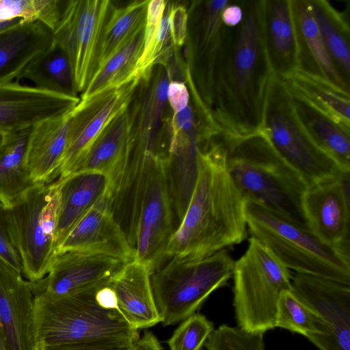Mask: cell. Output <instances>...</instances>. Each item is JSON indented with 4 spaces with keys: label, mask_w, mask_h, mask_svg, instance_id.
Returning a JSON list of instances; mask_svg holds the SVG:
<instances>
[{
    "label": "cell",
    "mask_w": 350,
    "mask_h": 350,
    "mask_svg": "<svg viewBox=\"0 0 350 350\" xmlns=\"http://www.w3.org/2000/svg\"><path fill=\"white\" fill-rule=\"evenodd\" d=\"M23 23H25V21L21 18L0 21V33L12 29Z\"/></svg>",
    "instance_id": "45"
},
{
    "label": "cell",
    "mask_w": 350,
    "mask_h": 350,
    "mask_svg": "<svg viewBox=\"0 0 350 350\" xmlns=\"http://www.w3.org/2000/svg\"><path fill=\"white\" fill-rule=\"evenodd\" d=\"M64 2L59 0H0V21L21 18L40 22L53 31L59 22Z\"/></svg>",
    "instance_id": "35"
},
{
    "label": "cell",
    "mask_w": 350,
    "mask_h": 350,
    "mask_svg": "<svg viewBox=\"0 0 350 350\" xmlns=\"http://www.w3.org/2000/svg\"><path fill=\"white\" fill-rule=\"evenodd\" d=\"M262 133L308 188L334 179L342 172L307 132L296 113L289 88L275 76L266 98Z\"/></svg>",
    "instance_id": "8"
},
{
    "label": "cell",
    "mask_w": 350,
    "mask_h": 350,
    "mask_svg": "<svg viewBox=\"0 0 350 350\" xmlns=\"http://www.w3.org/2000/svg\"><path fill=\"white\" fill-rule=\"evenodd\" d=\"M264 334L221 325L207 339L206 350H265Z\"/></svg>",
    "instance_id": "37"
},
{
    "label": "cell",
    "mask_w": 350,
    "mask_h": 350,
    "mask_svg": "<svg viewBox=\"0 0 350 350\" xmlns=\"http://www.w3.org/2000/svg\"><path fill=\"white\" fill-rule=\"evenodd\" d=\"M27 79L39 88L77 96L70 61L56 44L33 59L24 68L18 80Z\"/></svg>",
    "instance_id": "32"
},
{
    "label": "cell",
    "mask_w": 350,
    "mask_h": 350,
    "mask_svg": "<svg viewBox=\"0 0 350 350\" xmlns=\"http://www.w3.org/2000/svg\"><path fill=\"white\" fill-rule=\"evenodd\" d=\"M169 161H161L154 171L143 200L137 228L135 259L146 265L152 273L162 265L175 231Z\"/></svg>",
    "instance_id": "13"
},
{
    "label": "cell",
    "mask_w": 350,
    "mask_h": 350,
    "mask_svg": "<svg viewBox=\"0 0 350 350\" xmlns=\"http://www.w3.org/2000/svg\"><path fill=\"white\" fill-rule=\"evenodd\" d=\"M52 40L51 29L40 22H25L0 33V85L18 81L25 66Z\"/></svg>",
    "instance_id": "25"
},
{
    "label": "cell",
    "mask_w": 350,
    "mask_h": 350,
    "mask_svg": "<svg viewBox=\"0 0 350 350\" xmlns=\"http://www.w3.org/2000/svg\"><path fill=\"white\" fill-rule=\"evenodd\" d=\"M144 34V29L94 72L81 94V100L90 98L107 89L120 86L137 77L135 71L143 51Z\"/></svg>",
    "instance_id": "31"
},
{
    "label": "cell",
    "mask_w": 350,
    "mask_h": 350,
    "mask_svg": "<svg viewBox=\"0 0 350 350\" xmlns=\"http://www.w3.org/2000/svg\"><path fill=\"white\" fill-rule=\"evenodd\" d=\"M5 135L6 133H4L3 131L0 130V148L5 141Z\"/></svg>",
    "instance_id": "47"
},
{
    "label": "cell",
    "mask_w": 350,
    "mask_h": 350,
    "mask_svg": "<svg viewBox=\"0 0 350 350\" xmlns=\"http://www.w3.org/2000/svg\"><path fill=\"white\" fill-rule=\"evenodd\" d=\"M129 261L106 254L66 251L56 254L46 275L31 282L34 296H60L108 281Z\"/></svg>",
    "instance_id": "15"
},
{
    "label": "cell",
    "mask_w": 350,
    "mask_h": 350,
    "mask_svg": "<svg viewBox=\"0 0 350 350\" xmlns=\"http://www.w3.org/2000/svg\"><path fill=\"white\" fill-rule=\"evenodd\" d=\"M30 130L6 133L0 148V202L5 208L36 183L25 163Z\"/></svg>",
    "instance_id": "29"
},
{
    "label": "cell",
    "mask_w": 350,
    "mask_h": 350,
    "mask_svg": "<svg viewBox=\"0 0 350 350\" xmlns=\"http://www.w3.org/2000/svg\"><path fill=\"white\" fill-rule=\"evenodd\" d=\"M233 306L238 327L265 334L275 327L281 294L292 291V275L262 243L249 239L245 252L234 262Z\"/></svg>",
    "instance_id": "7"
},
{
    "label": "cell",
    "mask_w": 350,
    "mask_h": 350,
    "mask_svg": "<svg viewBox=\"0 0 350 350\" xmlns=\"http://www.w3.org/2000/svg\"><path fill=\"white\" fill-rule=\"evenodd\" d=\"M170 25L174 47H182L187 39L188 27V11L184 5L170 3Z\"/></svg>",
    "instance_id": "41"
},
{
    "label": "cell",
    "mask_w": 350,
    "mask_h": 350,
    "mask_svg": "<svg viewBox=\"0 0 350 350\" xmlns=\"http://www.w3.org/2000/svg\"><path fill=\"white\" fill-rule=\"evenodd\" d=\"M213 330L205 316L194 313L182 321L167 342L170 350H203Z\"/></svg>",
    "instance_id": "36"
},
{
    "label": "cell",
    "mask_w": 350,
    "mask_h": 350,
    "mask_svg": "<svg viewBox=\"0 0 350 350\" xmlns=\"http://www.w3.org/2000/svg\"><path fill=\"white\" fill-rule=\"evenodd\" d=\"M56 229V247L76 223L109 191L110 179L94 171L74 172L62 179ZM56 248V250H57Z\"/></svg>",
    "instance_id": "24"
},
{
    "label": "cell",
    "mask_w": 350,
    "mask_h": 350,
    "mask_svg": "<svg viewBox=\"0 0 350 350\" xmlns=\"http://www.w3.org/2000/svg\"><path fill=\"white\" fill-rule=\"evenodd\" d=\"M151 274L146 265L134 258L126 262L109 281L120 311L137 330L161 323L151 286Z\"/></svg>",
    "instance_id": "20"
},
{
    "label": "cell",
    "mask_w": 350,
    "mask_h": 350,
    "mask_svg": "<svg viewBox=\"0 0 350 350\" xmlns=\"http://www.w3.org/2000/svg\"><path fill=\"white\" fill-rule=\"evenodd\" d=\"M243 15L241 1L230 0L221 12V21L225 26L233 27L241 22Z\"/></svg>",
    "instance_id": "43"
},
{
    "label": "cell",
    "mask_w": 350,
    "mask_h": 350,
    "mask_svg": "<svg viewBox=\"0 0 350 350\" xmlns=\"http://www.w3.org/2000/svg\"><path fill=\"white\" fill-rule=\"evenodd\" d=\"M264 41L273 76L285 79L298 69V44L292 0H265Z\"/></svg>",
    "instance_id": "21"
},
{
    "label": "cell",
    "mask_w": 350,
    "mask_h": 350,
    "mask_svg": "<svg viewBox=\"0 0 350 350\" xmlns=\"http://www.w3.org/2000/svg\"><path fill=\"white\" fill-rule=\"evenodd\" d=\"M243 19L225 26L215 65L211 113L224 139L262 131L264 111L273 75L264 41L265 0H241Z\"/></svg>",
    "instance_id": "1"
},
{
    "label": "cell",
    "mask_w": 350,
    "mask_h": 350,
    "mask_svg": "<svg viewBox=\"0 0 350 350\" xmlns=\"http://www.w3.org/2000/svg\"><path fill=\"white\" fill-rule=\"evenodd\" d=\"M109 281L68 295L34 296L37 346L100 338L137 341L140 338L139 330L120 311Z\"/></svg>",
    "instance_id": "3"
},
{
    "label": "cell",
    "mask_w": 350,
    "mask_h": 350,
    "mask_svg": "<svg viewBox=\"0 0 350 350\" xmlns=\"http://www.w3.org/2000/svg\"><path fill=\"white\" fill-rule=\"evenodd\" d=\"M293 293L321 319L324 333L308 338L319 350H350V285L297 273Z\"/></svg>",
    "instance_id": "12"
},
{
    "label": "cell",
    "mask_w": 350,
    "mask_h": 350,
    "mask_svg": "<svg viewBox=\"0 0 350 350\" xmlns=\"http://www.w3.org/2000/svg\"><path fill=\"white\" fill-rule=\"evenodd\" d=\"M135 350H163V348L152 332L147 331L135 342Z\"/></svg>",
    "instance_id": "44"
},
{
    "label": "cell",
    "mask_w": 350,
    "mask_h": 350,
    "mask_svg": "<svg viewBox=\"0 0 350 350\" xmlns=\"http://www.w3.org/2000/svg\"><path fill=\"white\" fill-rule=\"evenodd\" d=\"M167 100L172 114L185 109L190 102L188 88L183 81L171 80L167 89Z\"/></svg>",
    "instance_id": "42"
},
{
    "label": "cell",
    "mask_w": 350,
    "mask_h": 350,
    "mask_svg": "<svg viewBox=\"0 0 350 350\" xmlns=\"http://www.w3.org/2000/svg\"><path fill=\"white\" fill-rule=\"evenodd\" d=\"M247 230L288 269L350 285V253L327 245L306 226L246 202Z\"/></svg>",
    "instance_id": "5"
},
{
    "label": "cell",
    "mask_w": 350,
    "mask_h": 350,
    "mask_svg": "<svg viewBox=\"0 0 350 350\" xmlns=\"http://www.w3.org/2000/svg\"><path fill=\"white\" fill-rule=\"evenodd\" d=\"M113 5L108 0L65 1L52 42L67 55L76 93L85 89L94 68L103 27Z\"/></svg>",
    "instance_id": "10"
},
{
    "label": "cell",
    "mask_w": 350,
    "mask_h": 350,
    "mask_svg": "<svg viewBox=\"0 0 350 350\" xmlns=\"http://www.w3.org/2000/svg\"><path fill=\"white\" fill-rule=\"evenodd\" d=\"M0 327L7 350H37L30 282L1 258Z\"/></svg>",
    "instance_id": "17"
},
{
    "label": "cell",
    "mask_w": 350,
    "mask_h": 350,
    "mask_svg": "<svg viewBox=\"0 0 350 350\" xmlns=\"http://www.w3.org/2000/svg\"><path fill=\"white\" fill-rule=\"evenodd\" d=\"M70 96L21 84L0 85V130L12 133L30 129L72 110L79 102Z\"/></svg>",
    "instance_id": "16"
},
{
    "label": "cell",
    "mask_w": 350,
    "mask_h": 350,
    "mask_svg": "<svg viewBox=\"0 0 350 350\" xmlns=\"http://www.w3.org/2000/svg\"><path fill=\"white\" fill-rule=\"evenodd\" d=\"M129 107L103 131L75 172H101L108 176L111 183L129 144L132 120Z\"/></svg>",
    "instance_id": "27"
},
{
    "label": "cell",
    "mask_w": 350,
    "mask_h": 350,
    "mask_svg": "<svg viewBox=\"0 0 350 350\" xmlns=\"http://www.w3.org/2000/svg\"><path fill=\"white\" fill-rule=\"evenodd\" d=\"M234 260L226 250L200 258L172 256L152 273L151 286L164 326L175 325L200 308L232 275Z\"/></svg>",
    "instance_id": "6"
},
{
    "label": "cell",
    "mask_w": 350,
    "mask_h": 350,
    "mask_svg": "<svg viewBox=\"0 0 350 350\" xmlns=\"http://www.w3.org/2000/svg\"><path fill=\"white\" fill-rule=\"evenodd\" d=\"M148 2L135 1L120 8L112 5L101 32L93 74L144 29Z\"/></svg>",
    "instance_id": "28"
},
{
    "label": "cell",
    "mask_w": 350,
    "mask_h": 350,
    "mask_svg": "<svg viewBox=\"0 0 350 350\" xmlns=\"http://www.w3.org/2000/svg\"><path fill=\"white\" fill-rule=\"evenodd\" d=\"M0 350H7L1 327H0Z\"/></svg>",
    "instance_id": "46"
},
{
    "label": "cell",
    "mask_w": 350,
    "mask_h": 350,
    "mask_svg": "<svg viewBox=\"0 0 350 350\" xmlns=\"http://www.w3.org/2000/svg\"><path fill=\"white\" fill-rule=\"evenodd\" d=\"M59 197L57 180L37 183L5 208L22 273L31 282L46 275L55 256Z\"/></svg>",
    "instance_id": "9"
},
{
    "label": "cell",
    "mask_w": 350,
    "mask_h": 350,
    "mask_svg": "<svg viewBox=\"0 0 350 350\" xmlns=\"http://www.w3.org/2000/svg\"><path fill=\"white\" fill-rule=\"evenodd\" d=\"M0 258L18 271L22 272L21 260L11 237L6 208L0 202Z\"/></svg>",
    "instance_id": "40"
},
{
    "label": "cell",
    "mask_w": 350,
    "mask_h": 350,
    "mask_svg": "<svg viewBox=\"0 0 350 350\" xmlns=\"http://www.w3.org/2000/svg\"><path fill=\"white\" fill-rule=\"evenodd\" d=\"M290 90L296 113L310 137L341 171L350 172V127Z\"/></svg>",
    "instance_id": "26"
},
{
    "label": "cell",
    "mask_w": 350,
    "mask_h": 350,
    "mask_svg": "<svg viewBox=\"0 0 350 350\" xmlns=\"http://www.w3.org/2000/svg\"><path fill=\"white\" fill-rule=\"evenodd\" d=\"M137 341L122 338H100L68 344L39 345L37 350H135Z\"/></svg>",
    "instance_id": "38"
},
{
    "label": "cell",
    "mask_w": 350,
    "mask_h": 350,
    "mask_svg": "<svg viewBox=\"0 0 350 350\" xmlns=\"http://www.w3.org/2000/svg\"><path fill=\"white\" fill-rule=\"evenodd\" d=\"M339 176L308 187L302 207L308 228L319 239L350 253V196Z\"/></svg>",
    "instance_id": "18"
},
{
    "label": "cell",
    "mask_w": 350,
    "mask_h": 350,
    "mask_svg": "<svg viewBox=\"0 0 350 350\" xmlns=\"http://www.w3.org/2000/svg\"><path fill=\"white\" fill-rule=\"evenodd\" d=\"M221 139L228 172L246 202L260 204L308 226L302 207L308 186L262 131L240 139Z\"/></svg>",
    "instance_id": "4"
},
{
    "label": "cell",
    "mask_w": 350,
    "mask_h": 350,
    "mask_svg": "<svg viewBox=\"0 0 350 350\" xmlns=\"http://www.w3.org/2000/svg\"><path fill=\"white\" fill-rule=\"evenodd\" d=\"M298 44V70L322 79L350 92V81L329 57L313 16L309 0H292Z\"/></svg>",
    "instance_id": "22"
},
{
    "label": "cell",
    "mask_w": 350,
    "mask_h": 350,
    "mask_svg": "<svg viewBox=\"0 0 350 350\" xmlns=\"http://www.w3.org/2000/svg\"><path fill=\"white\" fill-rule=\"evenodd\" d=\"M74 250L106 254L126 261L135 258V250L114 219L110 192L76 223L57 248L56 254Z\"/></svg>",
    "instance_id": "19"
},
{
    "label": "cell",
    "mask_w": 350,
    "mask_h": 350,
    "mask_svg": "<svg viewBox=\"0 0 350 350\" xmlns=\"http://www.w3.org/2000/svg\"><path fill=\"white\" fill-rule=\"evenodd\" d=\"M276 327L300 334L307 338L321 335L325 330L319 317L292 291H284L280 296L277 306Z\"/></svg>",
    "instance_id": "34"
},
{
    "label": "cell",
    "mask_w": 350,
    "mask_h": 350,
    "mask_svg": "<svg viewBox=\"0 0 350 350\" xmlns=\"http://www.w3.org/2000/svg\"><path fill=\"white\" fill-rule=\"evenodd\" d=\"M311 10L329 57L340 73L350 81L349 24L327 0H309Z\"/></svg>",
    "instance_id": "30"
},
{
    "label": "cell",
    "mask_w": 350,
    "mask_h": 350,
    "mask_svg": "<svg viewBox=\"0 0 350 350\" xmlns=\"http://www.w3.org/2000/svg\"><path fill=\"white\" fill-rule=\"evenodd\" d=\"M72 110L30 130L25 163L36 183H51L56 179L67 146Z\"/></svg>",
    "instance_id": "23"
},
{
    "label": "cell",
    "mask_w": 350,
    "mask_h": 350,
    "mask_svg": "<svg viewBox=\"0 0 350 350\" xmlns=\"http://www.w3.org/2000/svg\"><path fill=\"white\" fill-rule=\"evenodd\" d=\"M283 80L291 90L304 97L336 121L350 127L349 93L322 79L298 70Z\"/></svg>",
    "instance_id": "33"
},
{
    "label": "cell",
    "mask_w": 350,
    "mask_h": 350,
    "mask_svg": "<svg viewBox=\"0 0 350 350\" xmlns=\"http://www.w3.org/2000/svg\"><path fill=\"white\" fill-rule=\"evenodd\" d=\"M167 3V1L164 0H152L148 2L144 27L143 51L137 66L145 60L152 49Z\"/></svg>",
    "instance_id": "39"
},
{
    "label": "cell",
    "mask_w": 350,
    "mask_h": 350,
    "mask_svg": "<svg viewBox=\"0 0 350 350\" xmlns=\"http://www.w3.org/2000/svg\"><path fill=\"white\" fill-rule=\"evenodd\" d=\"M141 80L136 77L120 86L80 99L71 111L67 146L56 179L77 171L103 131L128 108Z\"/></svg>",
    "instance_id": "11"
},
{
    "label": "cell",
    "mask_w": 350,
    "mask_h": 350,
    "mask_svg": "<svg viewBox=\"0 0 350 350\" xmlns=\"http://www.w3.org/2000/svg\"><path fill=\"white\" fill-rule=\"evenodd\" d=\"M246 202L228 172L218 135L199 151L195 185L165 259L204 258L243 242L247 236Z\"/></svg>",
    "instance_id": "2"
},
{
    "label": "cell",
    "mask_w": 350,
    "mask_h": 350,
    "mask_svg": "<svg viewBox=\"0 0 350 350\" xmlns=\"http://www.w3.org/2000/svg\"><path fill=\"white\" fill-rule=\"evenodd\" d=\"M230 1H196L188 11L187 75L202 102L211 111L213 70L225 28L221 15Z\"/></svg>",
    "instance_id": "14"
}]
</instances>
